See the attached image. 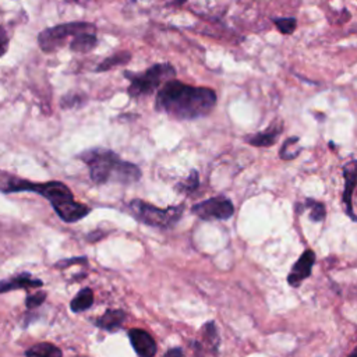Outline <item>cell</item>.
Returning <instances> with one entry per match:
<instances>
[{"label": "cell", "instance_id": "12", "mask_svg": "<svg viewBox=\"0 0 357 357\" xmlns=\"http://www.w3.org/2000/svg\"><path fill=\"white\" fill-rule=\"evenodd\" d=\"M282 131H284V123L281 120H277L265 130L246 137V141L253 147H273Z\"/></svg>", "mask_w": 357, "mask_h": 357}, {"label": "cell", "instance_id": "9", "mask_svg": "<svg viewBox=\"0 0 357 357\" xmlns=\"http://www.w3.org/2000/svg\"><path fill=\"white\" fill-rule=\"evenodd\" d=\"M127 335L134 351L140 357H154L156 354V342L147 331L131 328Z\"/></svg>", "mask_w": 357, "mask_h": 357}, {"label": "cell", "instance_id": "20", "mask_svg": "<svg viewBox=\"0 0 357 357\" xmlns=\"http://www.w3.org/2000/svg\"><path fill=\"white\" fill-rule=\"evenodd\" d=\"M199 186H200L199 173H197V170H192L185 181L177 185V189L181 193H190V192H194Z\"/></svg>", "mask_w": 357, "mask_h": 357}, {"label": "cell", "instance_id": "26", "mask_svg": "<svg viewBox=\"0 0 357 357\" xmlns=\"http://www.w3.org/2000/svg\"><path fill=\"white\" fill-rule=\"evenodd\" d=\"M183 354H185V353H183V350H182V349L176 347V349L167 350V351L165 353V357H170V356H183Z\"/></svg>", "mask_w": 357, "mask_h": 357}, {"label": "cell", "instance_id": "8", "mask_svg": "<svg viewBox=\"0 0 357 357\" xmlns=\"http://www.w3.org/2000/svg\"><path fill=\"white\" fill-rule=\"evenodd\" d=\"M315 262V253L306 250L293 265L292 271L288 275V284L293 288H299L313 273V265Z\"/></svg>", "mask_w": 357, "mask_h": 357}, {"label": "cell", "instance_id": "25", "mask_svg": "<svg viewBox=\"0 0 357 357\" xmlns=\"http://www.w3.org/2000/svg\"><path fill=\"white\" fill-rule=\"evenodd\" d=\"M77 262L85 264V262H86V258H85V257H75V258H70V259H63V261L56 262L55 266H56V268H66V266H68V265H71V264H77Z\"/></svg>", "mask_w": 357, "mask_h": 357}, {"label": "cell", "instance_id": "5", "mask_svg": "<svg viewBox=\"0 0 357 357\" xmlns=\"http://www.w3.org/2000/svg\"><path fill=\"white\" fill-rule=\"evenodd\" d=\"M131 215L141 223L159 229H169L174 226L183 217L185 205L159 208L143 200H131L129 204Z\"/></svg>", "mask_w": 357, "mask_h": 357}, {"label": "cell", "instance_id": "22", "mask_svg": "<svg viewBox=\"0 0 357 357\" xmlns=\"http://www.w3.org/2000/svg\"><path fill=\"white\" fill-rule=\"evenodd\" d=\"M46 296H48V295H46L45 292H42V291H38V292H35V293L27 296V299H26V306H27V309H28V310H34V309L39 307V306L46 300Z\"/></svg>", "mask_w": 357, "mask_h": 357}, {"label": "cell", "instance_id": "16", "mask_svg": "<svg viewBox=\"0 0 357 357\" xmlns=\"http://www.w3.org/2000/svg\"><path fill=\"white\" fill-rule=\"evenodd\" d=\"M130 60H131V53L127 52V51H120V52H116V53H113L112 56L107 57V59L95 68V71H97V73L109 71V70L116 68V67H119V66L127 64Z\"/></svg>", "mask_w": 357, "mask_h": 357}, {"label": "cell", "instance_id": "1", "mask_svg": "<svg viewBox=\"0 0 357 357\" xmlns=\"http://www.w3.org/2000/svg\"><path fill=\"white\" fill-rule=\"evenodd\" d=\"M217 101L212 88L194 86L172 78L158 91L155 111L177 120H194L208 116L215 109Z\"/></svg>", "mask_w": 357, "mask_h": 357}, {"label": "cell", "instance_id": "11", "mask_svg": "<svg viewBox=\"0 0 357 357\" xmlns=\"http://www.w3.org/2000/svg\"><path fill=\"white\" fill-rule=\"evenodd\" d=\"M343 176H345V190H343V204L346 208V214L351 218V221H356V217L353 214V192L356 187V159H350L343 166Z\"/></svg>", "mask_w": 357, "mask_h": 357}, {"label": "cell", "instance_id": "18", "mask_svg": "<svg viewBox=\"0 0 357 357\" xmlns=\"http://www.w3.org/2000/svg\"><path fill=\"white\" fill-rule=\"evenodd\" d=\"M296 147H299V137H291V138H288V140L284 143V145H282V148H281V151H280L281 159H284V161H291V159L298 158L302 151H293V148H296Z\"/></svg>", "mask_w": 357, "mask_h": 357}, {"label": "cell", "instance_id": "17", "mask_svg": "<svg viewBox=\"0 0 357 357\" xmlns=\"http://www.w3.org/2000/svg\"><path fill=\"white\" fill-rule=\"evenodd\" d=\"M26 356H41V357H62L63 351L48 342H42V343H37L34 346H31L30 349H27L24 351Z\"/></svg>", "mask_w": 357, "mask_h": 357}, {"label": "cell", "instance_id": "27", "mask_svg": "<svg viewBox=\"0 0 357 357\" xmlns=\"http://www.w3.org/2000/svg\"><path fill=\"white\" fill-rule=\"evenodd\" d=\"M186 2H187V0H172V2L169 3V6H172V8H181Z\"/></svg>", "mask_w": 357, "mask_h": 357}, {"label": "cell", "instance_id": "15", "mask_svg": "<svg viewBox=\"0 0 357 357\" xmlns=\"http://www.w3.org/2000/svg\"><path fill=\"white\" fill-rule=\"evenodd\" d=\"M94 292L93 289L89 288H84L81 289L75 298L71 300L70 303V309L73 313H82L85 310H88L89 307H93L94 304Z\"/></svg>", "mask_w": 357, "mask_h": 357}, {"label": "cell", "instance_id": "2", "mask_svg": "<svg viewBox=\"0 0 357 357\" xmlns=\"http://www.w3.org/2000/svg\"><path fill=\"white\" fill-rule=\"evenodd\" d=\"M0 192L5 194L12 193H35L46 199L57 217L66 223H74L84 219L91 208L82 203L75 201L71 190L62 182H45V183H34L26 178L10 177L8 181L0 183Z\"/></svg>", "mask_w": 357, "mask_h": 357}, {"label": "cell", "instance_id": "14", "mask_svg": "<svg viewBox=\"0 0 357 357\" xmlns=\"http://www.w3.org/2000/svg\"><path fill=\"white\" fill-rule=\"evenodd\" d=\"M126 317L127 315L123 310H108L95 321V325L107 332H118L123 327Z\"/></svg>", "mask_w": 357, "mask_h": 357}, {"label": "cell", "instance_id": "21", "mask_svg": "<svg viewBox=\"0 0 357 357\" xmlns=\"http://www.w3.org/2000/svg\"><path fill=\"white\" fill-rule=\"evenodd\" d=\"M275 27L282 33L284 35H291L296 31L298 20L293 17H282V19H273Z\"/></svg>", "mask_w": 357, "mask_h": 357}, {"label": "cell", "instance_id": "19", "mask_svg": "<svg viewBox=\"0 0 357 357\" xmlns=\"http://www.w3.org/2000/svg\"><path fill=\"white\" fill-rule=\"evenodd\" d=\"M306 207L310 208V219L313 222H322L325 219L327 212H325V205L322 203L307 199L306 200Z\"/></svg>", "mask_w": 357, "mask_h": 357}, {"label": "cell", "instance_id": "10", "mask_svg": "<svg viewBox=\"0 0 357 357\" xmlns=\"http://www.w3.org/2000/svg\"><path fill=\"white\" fill-rule=\"evenodd\" d=\"M42 286H44V282L41 280L34 278L30 273H21L0 281V293L3 295L19 289H24V291L39 289Z\"/></svg>", "mask_w": 357, "mask_h": 357}, {"label": "cell", "instance_id": "23", "mask_svg": "<svg viewBox=\"0 0 357 357\" xmlns=\"http://www.w3.org/2000/svg\"><path fill=\"white\" fill-rule=\"evenodd\" d=\"M85 104V98L80 94H75V95H66L63 100H62V107L64 109H71V108H75V107H80Z\"/></svg>", "mask_w": 357, "mask_h": 357}, {"label": "cell", "instance_id": "6", "mask_svg": "<svg viewBox=\"0 0 357 357\" xmlns=\"http://www.w3.org/2000/svg\"><path fill=\"white\" fill-rule=\"evenodd\" d=\"M88 30H97V27L91 23H84V21H73V23L55 26L44 30L38 35V44L42 52L53 53L60 48H63L67 44V39L73 38L78 33L88 31Z\"/></svg>", "mask_w": 357, "mask_h": 357}, {"label": "cell", "instance_id": "13", "mask_svg": "<svg viewBox=\"0 0 357 357\" xmlns=\"http://www.w3.org/2000/svg\"><path fill=\"white\" fill-rule=\"evenodd\" d=\"M97 30H88L78 33L74 35L70 41V49L75 53H88L97 48L98 38H97Z\"/></svg>", "mask_w": 357, "mask_h": 357}, {"label": "cell", "instance_id": "4", "mask_svg": "<svg viewBox=\"0 0 357 357\" xmlns=\"http://www.w3.org/2000/svg\"><path fill=\"white\" fill-rule=\"evenodd\" d=\"M125 77L130 81L129 95L131 98H141L151 95L162 84L174 78L176 70L169 63H158L143 73L125 71Z\"/></svg>", "mask_w": 357, "mask_h": 357}, {"label": "cell", "instance_id": "3", "mask_svg": "<svg viewBox=\"0 0 357 357\" xmlns=\"http://www.w3.org/2000/svg\"><path fill=\"white\" fill-rule=\"evenodd\" d=\"M88 169L93 182L97 185L118 183L133 185L141 178V169L131 162L120 159V156L107 148L85 149L77 155Z\"/></svg>", "mask_w": 357, "mask_h": 357}, {"label": "cell", "instance_id": "7", "mask_svg": "<svg viewBox=\"0 0 357 357\" xmlns=\"http://www.w3.org/2000/svg\"><path fill=\"white\" fill-rule=\"evenodd\" d=\"M192 211L203 221H226L233 217L235 205L228 197L218 196L196 204Z\"/></svg>", "mask_w": 357, "mask_h": 357}, {"label": "cell", "instance_id": "24", "mask_svg": "<svg viewBox=\"0 0 357 357\" xmlns=\"http://www.w3.org/2000/svg\"><path fill=\"white\" fill-rule=\"evenodd\" d=\"M9 45H10L9 33L3 26H0V59H2L8 53Z\"/></svg>", "mask_w": 357, "mask_h": 357}, {"label": "cell", "instance_id": "28", "mask_svg": "<svg viewBox=\"0 0 357 357\" xmlns=\"http://www.w3.org/2000/svg\"><path fill=\"white\" fill-rule=\"evenodd\" d=\"M70 2H74V3H78V5H86L89 0H70Z\"/></svg>", "mask_w": 357, "mask_h": 357}]
</instances>
